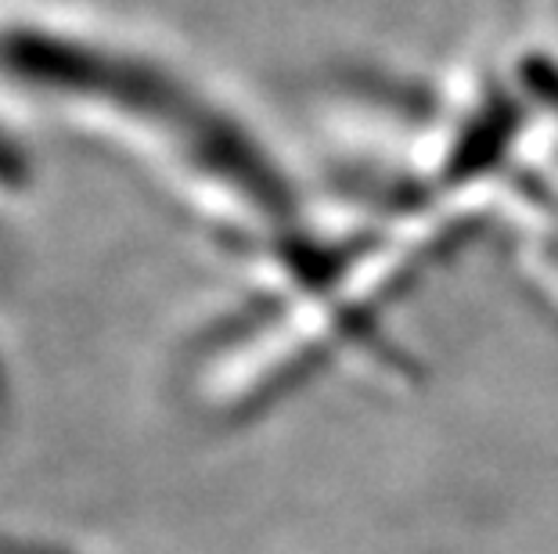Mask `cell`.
Here are the masks:
<instances>
[{
  "mask_svg": "<svg viewBox=\"0 0 558 554\" xmlns=\"http://www.w3.org/2000/svg\"><path fill=\"white\" fill-rule=\"evenodd\" d=\"M551 15H555V22H558V0H551Z\"/></svg>",
  "mask_w": 558,
  "mask_h": 554,
  "instance_id": "cell-1",
  "label": "cell"
}]
</instances>
